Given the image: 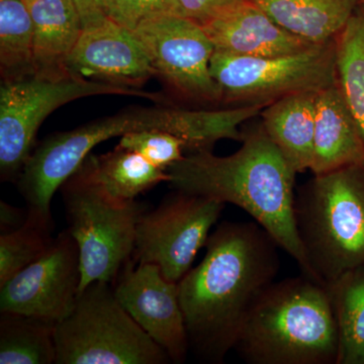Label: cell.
<instances>
[{
  "mask_svg": "<svg viewBox=\"0 0 364 364\" xmlns=\"http://www.w3.org/2000/svg\"><path fill=\"white\" fill-rule=\"evenodd\" d=\"M205 257L178 282L189 351L223 363L242 325L280 267L277 241L258 223L224 222L208 237Z\"/></svg>",
  "mask_w": 364,
  "mask_h": 364,
  "instance_id": "1",
  "label": "cell"
},
{
  "mask_svg": "<svg viewBox=\"0 0 364 364\" xmlns=\"http://www.w3.org/2000/svg\"><path fill=\"white\" fill-rule=\"evenodd\" d=\"M241 143L229 156H217L212 150L191 152L167 169L169 183L176 191L245 210L312 279L294 219L296 172L262 124L243 131Z\"/></svg>",
  "mask_w": 364,
  "mask_h": 364,
  "instance_id": "2",
  "label": "cell"
},
{
  "mask_svg": "<svg viewBox=\"0 0 364 364\" xmlns=\"http://www.w3.org/2000/svg\"><path fill=\"white\" fill-rule=\"evenodd\" d=\"M234 350L249 364H337L338 325L327 287L304 274L273 282L244 321Z\"/></svg>",
  "mask_w": 364,
  "mask_h": 364,
  "instance_id": "3",
  "label": "cell"
},
{
  "mask_svg": "<svg viewBox=\"0 0 364 364\" xmlns=\"http://www.w3.org/2000/svg\"><path fill=\"white\" fill-rule=\"evenodd\" d=\"M294 219L314 280L327 287L364 268V166L314 176L296 193Z\"/></svg>",
  "mask_w": 364,
  "mask_h": 364,
  "instance_id": "4",
  "label": "cell"
},
{
  "mask_svg": "<svg viewBox=\"0 0 364 364\" xmlns=\"http://www.w3.org/2000/svg\"><path fill=\"white\" fill-rule=\"evenodd\" d=\"M55 364H166V352L148 336L114 294L112 284L93 282L55 327Z\"/></svg>",
  "mask_w": 364,
  "mask_h": 364,
  "instance_id": "5",
  "label": "cell"
},
{
  "mask_svg": "<svg viewBox=\"0 0 364 364\" xmlns=\"http://www.w3.org/2000/svg\"><path fill=\"white\" fill-rule=\"evenodd\" d=\"M60 191L80 253V291L93 282L114 284L134 256L136 227L147 207L112 198L81 166Z\"/></svg>",
  "mask_w": 364,
  "mask_h": 364,
  "instance_id": "6",
  "label": "cell"
},
{
  "mask_svg": "<svg viewBox=\"0 0 364 364\" xmlns=\"http://www.w3.org/2000/svg\"><path fill=\"white\" fill-rule=\"evenodd\" d=\"M172 123V105L138 107L48 136L33 151L18 181L26 208L53 220V196L95 146L132 132L160 130L170 133Z\"/></svg>",
  "mask_w": 364,
  "mask_h": 364,
  "instance_id": "7",
  "label": "cell"
},
{
  "mask_svg": "<svg viewBox=\"0 0 364 364\" xmlns=\"http://www.w3.org/2000/svg\"><path fill=\"white\" fill-rule=\"evenodd\" d=\"M210 69L221 105H268L294 93L318 92L336 85V43L334 38L277 57L238 56L215 50Z\"/></svg>",
  "mask_w": 364,
  "mask_h": 364,
  "instance_id": "8",
  "label": "cell"
},
{
  "mask_svg": "<svg viewBox=\"0 0 364 364\" xmlns=\"http://www.w3.org/2000/svg\"><path fill=\"white\" fill-rule=\"evenodd\" d=\"M136 95L164 104L158 93L129 90L90 80L71 73L60 78L33 75L0 88V176L18 182L33 153L38 130L55 109L92 95Z\"/></svg>",
  "mask_w": 364,
  "mask_h": 364,
  "instance_id": "9",
  "label": "cell"
},
{
  "mask_svg": "<svg viewBox=\"0 0 364 364\" xmlns=\"http://www.w3.org/2000/svg\"><path fill=\"white\" fill-rule=\"evenodd\" d=\"M133 33L172 97L188 104L221 105L210 69L215 47L200 23L179 14H162L143 21Z\"/></svg>",
  "mask_w": 364,
  "mask_h": 364,
  "instance_id": "10",
  "label": "cell"
},
{
  "mask_svg": "<svg viewBox=\"0 0 364 364\" xmlns=\"http://www.w3.org/2000/svg\"><path fill=\"white\" fill-rule=\"evenodd\" d=\"M225 205L214 198L176 189L159 207L141 215L134 252L136 262L155 264L167 279L178 282L205 247Z\"/></svg>",
  "mask_w": 364,
  "mask_h": 364,
  "instance_id": "11",
  "label": "cell"
},
{
  "mask_svg": "<svg viewBox=\"0 0 364 364\" xmlns=\"http://www.w3.org/2000/svg\"><path fill=\"white\" fill-rule=\"evenodd\" d=\"M81 279L77 242L66 229L39 259L0 286V312L23 314L57 324L75 305Z\"/></svg>",
  "mask_w": 364,
  "mask_h": 364,
  "instance_id": "12",
  "label": "cell"
},
{
  "mask_svg": "<svg viewBox=\"0 0 364 364\" xmlns=\"http://www.w3.org/2000/svg\"><path fill=\"white\" fill-rule=\"evenodd\" d=\"M121 305L173 363H183L189 343L179 299L178 282L155 264L129 261L112 284Z\"/></svg>",
  "mask_w": 364,
  "mask_h": 364,
  "instance_id": "13",
  "label": "cell"
},
{
  "mask_svg": "<svg viewBox=\"0 0 364 364\" xmlns=\"http://www.w3.org/2000/svg\"><path fill=\"white\" fill-rule=\"evenodd\" d=\"M67 66L75 75L129 90H141L148 80L156 77L133 32L109 18L82 28Z\"/></svg>",
  "mask_w": 364,
  "mask_h": 364,
  "instance_id": "14",
  "label": "cell"
},
{
  "mask_svg": "<svg viewBox=\"0 0 364 364\" xmlns=\"http://www.w3.org/2000/svg\"><path fill=\"white\" fill-rule=\"evenodd\" d=\"M200 26L215 51L238 56H284L315 45L280 26L251 0H244Z\"/></svg>",
  "mask_w": 364,
  "mask_h": 364,
  "instance_id": "15",
  "label": "cell"
},
{
  "mask_svg": "<svg viewBox=\"0 0 364 364\" xmlns=\"http://www.w3.org/2000/svg\"><path fill=\"white\" fill-rule=\"evenodd\" d=\"M364 166V140L338 86L318 91L316 97L313 176L347 167Z\"/></svg>",
  "mask_w": 364,
  "mask_h": 364,
  "instance_id": "16",
  "label": "cell"
},
{
  "mask_svg": "<svg viewBox=\"0 0 364 364\" xmlns=\"http://www.w3.org/2000/svg\"><path fill=\"white\" fill-rule=\"evenodd\" d=\"M35 75L60 78L69 75V57L77 44L82 25L71 0H33Z\"/></svg>",
  "mask_w": 364,
  "mask_h": 364,
  "instance_id": "17",
  "label": "cell"
},
{
  "mask_svg": "<svg viewBox=\"0 0 364 364\" xmlns=\"http://www.w3.org/2000/svg\"><path fill=\"white\" fill-rule=\"evenodd\" d=\"M317 93L287 95L260 112L268 136L296 174L312 168Z\"/></svg>",
  "mask_w": 364,
  "mask_h": 364,
  "instance_id": "18",
  "label": "cell"
},
{
  "mask_svg": "<svg viewBox=\"0 0 364 364\" xmlns=\"http://www.w3.org/2000/svg\"><path fill=\"white\" fill-rule=\"evenodd\" d=\"M275 23L301 39L320 44L334 39L358 0H251Z\"/></svg>",
  "mask_w": 364,
  "mask_h": 364,
  "instance_id": "19",
  "label": "cell"
},
{
  "mask_svg": "<svg viewBox=\"0 0 364 364\" xmlns=\"http://www.w3.org/2000/svg\"><path fill=\"white\" fill-rule=\"evenodd\" d=\"M98 186L117 200L130 202L161 182H169L167 170L158 168L132 151L116 147L102 155H88L80 165Z\"/></svg>",
  "mask_w": 364,
  "mask_h": 364,
  "instance_id": "20",
  "label": "cell"
},
{
  "mask_svg": "<svg viewBox=\"0 0 364 364\" xmlns=\"http://www.w3.org/2000/svg\"><path fill=\"white\" fill-rule=\"evenodd\" d=\"M55 327L44 318L0 312V363H55Z\"/></svg>",
  "mask_w": 364,
  "mask_h": 364,
  "instance_id": "21",
  "label": "cell"
},
{
  "mask_svg": "<svg viewBox=\"0 0 364 364\" xmlns=\"http://www.w3.org/2000/svg\"><path fill=\"white\" fill-rule=\"evenodd\" d=\"M339 331L337 364H364V268L328 284Z\"/></svg>",
  "mask_w": 364,
  "mask_h": 364,
  "instance_id": "22",
  "label": "cell"
},
{
  "mask_svg": "<svg viewBox=\"0 0 364 364\" xmlns=\"http://www.w3.org/2000/svg\"><path fill=\"white\" fill-rule=\"evenodd\" d=\"M336 85L364 140V4L335 37Z\"/></svg>",
  "mask_w": 364,
  "mask_h": 364,
  "instance_id": "23",
  "label": "cell"
},
{
  "mask_svg": "<svg viewBox=\"0 0 364 364\" xmlns=\"http://www.w3.org/2000/svg\"><path fill=\"white\" fill-rule=\"evenodd\" d=\"M0 72L2 82L35 75L33 18L23 0H0Z\"/></svg>",
  "mask_w": 364,
  "mask_h": 364,
  "instance_id": "24",
  "label": "cell"
},
{
  "mask_svg": "<svg viewBox=\"0 0 364 364\" xmlns=\"http://www.w3.org/2000/svg\"><path fill=\"white\" fill-rule=\"evenodd\" d=\"M54 221L28 210L25 224L11 233L0 235V286L32 264L52 245Z\"/></svg>",
  "mask_w": 364,
  "mask_h": 364,
  "instance_id": "25",
  "label": "cell"
},
{
  "mask_svg": "<svg viewBox=\"0 0 364 364\" xmlns=\"http://www.w3.org/2000/svg\"><path fill=\"white\" fill-rule=\"evenodd\" d=\"M117 147L135 152L158 168L167 170L184 157L186 144L168 132L144 130L122 136Z\"/></svg>",
  "mask_w": 364,
  "mask_h": 364,
  "instance_id": "26",
  "label": "cell"
},
{
  "mask_svg": "<svg viewBox=\"0 0 364 364\" xmlns=\"http://www.w3.org/2000/svg\"><path fill=\"white\" fill-rule=\"evenodd\" d=\"M105 11L109 20L131 32L155 16H182L176 0H105Z\"/></svg>",
  "mask_w": 364,
  "mask_h": 364,
  "instance_id": "27",
  "label": "cell"
},
{
  "mask_svg": "<svg viewBox=\"0 0 364 364\" xmlns=\"http://www.w3.org/2000/svg\"><path fill=\"white\" fill-rule=\"evenodd\" d=\"M181 14L200 25L236 6L244 0H176Z\"/></svg>",
  "mask_w": 364,
  "mask_h": 364,
  "instance_id": "28",
  "label": "cell"
},
{
  "mask_svg": "<svg viewBox=\"0 0 364 364\" xmlns=\"http://www.w3.org/2000/svg\"><path fill=\"white\" fill-rule=\"evenodd\" d=\"M80 18L82 28L104 21L105 16V0H71Z\"/></svg>",
  "mask_w": 364,
  "mask_h": 364,
  "instance_id": "29",
  "label": "cell"
},
{
  "mask_svg": "<svg viewBox=\"0 0 364 364\" xmlns=\"http://www.w3.org/2000/svg\"><path fill=\"white\" fill-rule=\"evenodd\" d=\"M28 210L0 202V233L6 234L20 229L28 219Z\"/></svg>",
  "mask_w": 364,
  "mask_h": 364,
  "instance_id": "30",
  "label": "cell"
},
{
  "mask_svg": "<svg viewBox=\"0 0 364 364\" xmlns=\"http://www.w3.org/2000/svg\"><path fill=\"white\" fill-rule=\"evenodd\" d=\"M23 2H26L28 6H30L31 4L33 1V0H23Z\"/></svg>",
  "mask_w": 364,
  "mask_h": 364,
  "instance_id": "31",
  "label": "cell"
},
{
  "mask_svg": "<svg viewBox=\"0 0 364 364\" xmlns=\"http://www.w3.org/2000/svg\"><path fill=\"white\" fill-rule=\"evenodd\" d=\"M358 2H360V4H364V0H358Z\"/></svg>",
  "mask_w": 364,
  "mask_h": 364,
  "instance_id": "32",
  "label": "cell"
}]
</instances>
